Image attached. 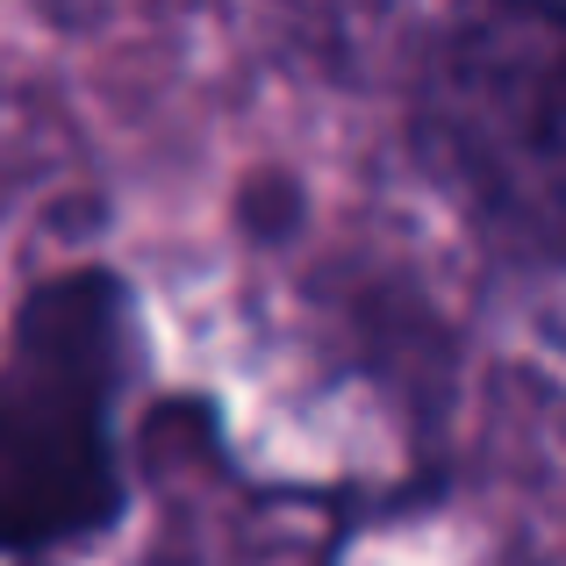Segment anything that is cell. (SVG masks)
Listing matches in <instances>:
<instances>
[{"label":"cell","instance_id":"6da1fadb","mask_svg":"<svg viewBox=\"0 0 566 566\" xmlns=\"http://www.w3.org/2000/svg\"><path fill=\"white\" fill-rule=\"evenodd\" d=\"M137 302L108 265L36 280L0 345V559L36 566L94 545L123 516V409Z\"/></svg>","mask_w":566,"mask_h":566},{"label":"cell","instance_id":"7a4b0ae2","mask_svg":"<svg viewBox=\"0 0 566 566\" xmlns=\"http://www.w3.org/2000/svg\"><path fill=\"white\" fill-rule=\"evenodd\" d=\"M423 137L488 230L566 265V0H459L423 65Z\"/></svg>","mask_w":566,"mask_h":566},{"label":"cell","instance_id":"3957f363","mask_svg":"<svg viewBox=\"0 0 566 566\" xmlns=\"http://www.w3.org/2000/svg\"><path fill=\"white\" fill-rule=\"evenodd\" d=\"M374 8H380V0H287V14H294V22H308L316 36H331V43L345 36L352 22H366Z\"/></svg>","mask_w":566,"mask_h":566},{"label":"cell","instance_id":"277c9868","mask_svg":"<svg viewBox=\"0 0 566 566\" xmlns=\"http://www.w3.org/2000/svg\"><path fill=\"white\" fill-rule=\"evenodd\" d=\"M36 566H57V559H36Z\"/></svg>","mask_w":566,"mask_h":566}]
</instances>
